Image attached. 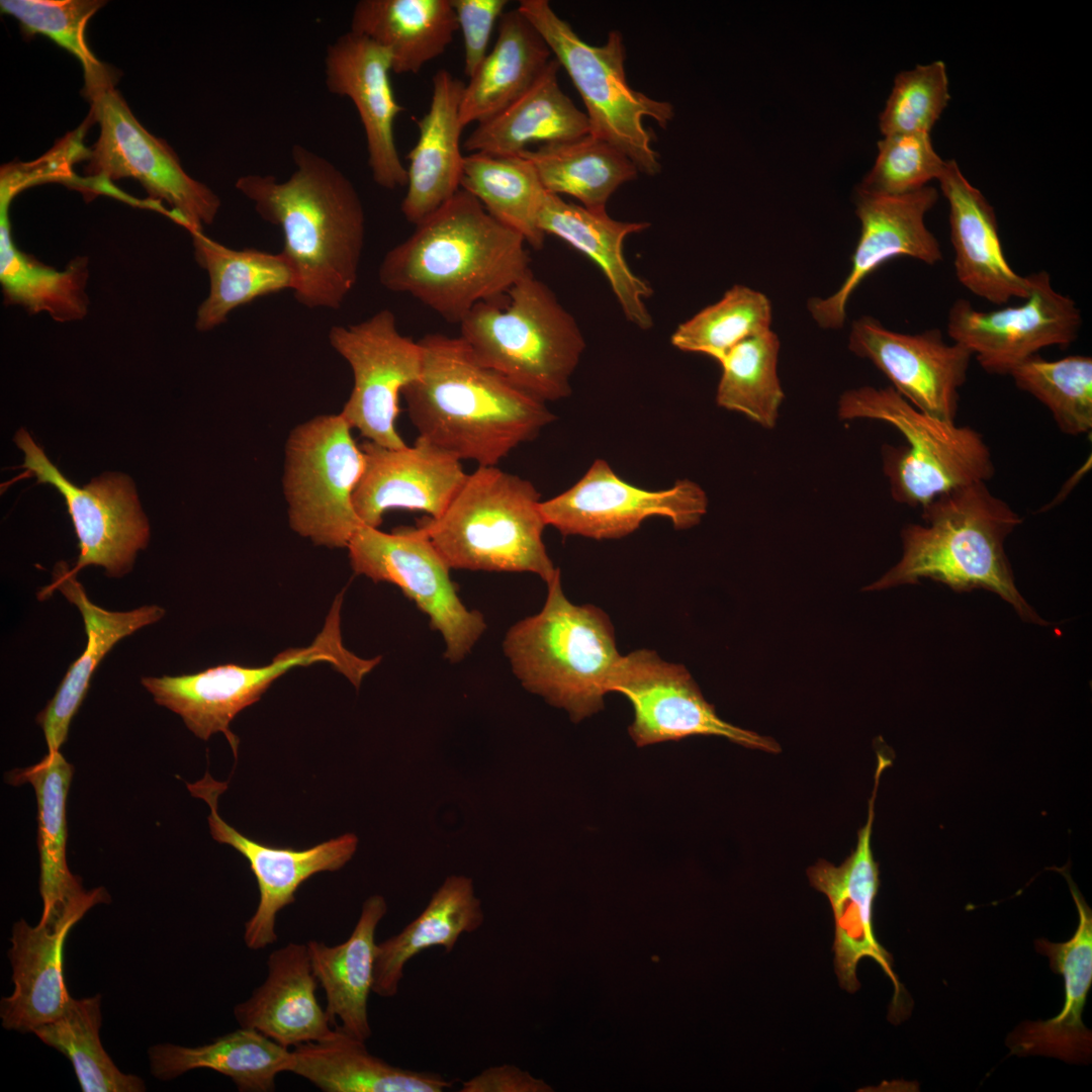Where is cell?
<instances>
[{
	"label": "cell",
	"mask_w": 1092,
	"mask_h": 1092,
	"mask_svg": "<svg viewBox=\"0 0 1092 1092\" xmlns=\"http://www.w3.org/2000/svg\"><path fill=\"white\" fill-rule=\"evenodd\" d=\"M287 180L247 174L236 188L283 233L295 299L338 309L354 288L365 241V211L351 180L331 161L295 145Z\"/></svg>",
	"instance_id": "6da1fadb"
},
{
	"label": "cell",
	"mask_w": 1092,
	"mask_h": 1092,
	"mask_svg": "<svg viewBox=\"0 0 1092 1092\" xmlns=\"http://www.w3.org/2000/svg\"><path fill=\"white\" fill-rule=\"evenodd\" d=\"M530 272L524 238L460 189L386 253L378 277L386 289L460 324L477 303L504 297Z\"/></svg>",
	"instance_id": "7a4b0ae2"
},
{
	"label": "cell",
	"mask_w": 1092,
	"mask_h": 1092,
	"mask_svg": "<svg viewBox=\"0 0 1092 1092\" xmlns=\"http://www.w3.org/2000/svg\"><path fill=\"white\" fill-rule=\"evenodd\" d=\"M420 376L403 388L419 437L478 466H496L533 440L555 416L546 403L482 365L460 336L428 334L419 341Z\"/></svg>",
	"instance_id": "3957f363"
},
{
	"label": "cell",
	"mask_w": 1092,
	"mask_h": 1092,
	"mask_svg": "<svg viewBox=\"0 0 1092 1092\" xmlns=\"http://www.w3.org/2000/svg\"><path fill=\"white\" fill-rule=\"evenodd\" d=\"M924 524L902 532L903 555L885 575L867 587L880 590L930 578L956 592L984 588L1000 596L1027 622L1046 625L1018 593L1004 550L1021 517L986 482L939 495L922 509Z\"/></svg>",
	"instance_id": "277c9868"
},
{
	"label": "cell",
	"mask_w": 1092,
	"mask_h": 1092,
	"mask_svg": "<svg viewBox=\"0 0 1092 1092\" xmlns=\"http://www.w3.org/2000/svg\"><path fill=\"white\" fill-rule=\"evenodd\" d=\"M547 587L542 610L514 624L503 648L526 690L578 722L603 708L622 655L609 617L595 606L572 604L560 571Z\"/></svg>",
	"instance_id": "5b68a950"
},
{
	"label": "cell",
	"mask_w": 1092,
	"mask_h": 1092,
	"mask_svg": "<svg viewBox=\"0 0 1092 1092\" xmlns=\"http://www.w3.org/2000/svg\"><path fill=\"white\" fill-rule=\"evenodd\" d=\"M459 326L475 358L516 387L545 403L571 393L584 338L574 317L532 271L504 297L477 303Z\"/></svg>",
	"instance_id": "8992f818"
},
{
	"label": "cell",
	"mask_w": 1092,
	"mask_h": 1092,
	"mask_svg": "<svg viewBox=\"0 0 1092 1092\" xmlns=\"http://www.w3.org/2000/svg\"><path fill=\"white\" fill-rule=\"evenodd\" d=\"M541 502L529 480L478 466L444 513L423 518L418 527L451 569L531 572L548 583L559 569L543 542Z\"/></svg>",
	"instance_id": "52a82bcc"
},
{
	"label": "cell",
	"mask_w": 1092,
	"mask_h": 1092,
	"mask_svg": "<svg viewBox=\"0 0 1092 1092\" xmlns=\"http://www.w3.org/2000/svg\"><path fill=\"white\" fill-rule=\"evenodd\" d=\"M518 9L567 72L584 103L589 133L625 154L639 172L658 174L661 163L643 119L649 117L666 127L674 109L670 102L653 99L628 84L621 32L612 30L603 44L593 46L581 39L547 0H522Z\"/></svg>",
	"instance_id": "ba28073f"
},
{
	"label": "cell",
	"mask_w": 1092,
	"mask_h": 1092,
	"mask_svg": "<svg viewBox=\"0 0 1092 1092\" xmlns=\"http://www.w3.org/2000/svg\"><path fill=\"white\" fill-rule=\"evenodd\" d=\"M838 416L886 422L905 438L906 445L884 452V470L898 503L922 509L941 494L994 475L991 451L979 432L920 412L892 386L845 391Z\"/></svg>",
	"instance_id": "9c48e42d"
},
{
	"label": "cell",
	"mask_w": 1092,
	"mask_h": 1092,
	"mask_svg": "<svg viewBox=\"0 0 1092 1092\" xmlns=\"http://www.w3.org/2000/svg\"><path fill=\"white\" fill-rule=\"evenodd\" d=\"M343 594L336 597L322 631L310 645L285 649L267 665L247 667L229 663L193 674L146 676L141 682L158 705L178 714L196 737L208 740L214 733H223L237 758L240 740L232 732L231 722L258 702L285 672L326 662L358 689L364 676L379 663L381 657H359L343 644L340 629Z\"/></svg>",
	"instance_id": "30bf717a"
},
{
	"label": "cell",
	"mask_w": 1092,
	"mask_h": 1092,
	"mask_svg": "<svg viewBox=\"0 0 1092 1092\" xmlns=\"http://www.w3.org/2000/svg\"><path fill=\"white\" fill-rule=\"evenodd\" d=\"M115 82L106 64L84 75L90 117L100 127L88 157L90 179L100 186L112 179L133 178L153 199L166 200L172 206L170 216L187 231L212 223L220 206L218 196L189 176L173 149L138 121Z\"/></svg>",
	"instance_id": "8fae6325"
},
{
	"label": "cell",
	"mask_w": 1092,
	"mask_h": 1092,
	"mask_svg": "<svg viewBox=\"0 0 1092 1092\" xmlns=\"http://www.w3.org/2000/svg\"><path fill=\"white\" fill-rule=\"evenodd\" d=\"M341 414L314 417L289 434L283 490L288 522L315 545L347 548L363 525L353 503L365 456Z\"/></svg>",
	"instance_id": "7c38bea8"
},
{
	"label": "cell",
	"mask_w": 1092,
	"mask_h": 1092,
	"mask_svg": "<svg viewBox=\"0 0 1092 1092\" xmlns=\"http://www.w3.org/2000/svg\"><path fill=\"white\" fill-rule=\"evenodd\" d=\"M347 548L356 574L396 585L429 617L431 627L444 640V656L450 662L461 661L484 633L483 615L462 603L450 577L451 568L420 527L386 533L362 525Z\"/></svg>",
	"instance_id": "4fadbf2b"
},
{
	"label": "cell",
	"mask_w": 1092,
	"mask_h": 1092,
	"mask_svg": "<svg viewBox=\"0 0 1092 1092\" xmlns=\"http://www.w3.org/2000/svg\"><path fill=\"white\" fill-rule=\"evenodd\" d=\"M329 341L350 365L353 387L340 413L368 441L406 446L396 430L399 396L422 370V347L401 335L395 314L381 309L358 324L334 326Z\"/></svg>",
	"instance_id": "5bb4252c"
},
{
	"label": "cell",
	"mask_w": 1092,
	"mask_h": 1092,
	"mask_svg": "<svg viewBox=\"0 0 1092 1092\" xmlns=\"http://www.w3.org/2000/svg\"><path fill=\"white\" fill-rule=\"evenodd\" d=\"M706 508L705 492L688 479L665 489H644L622 479L603 459L571 487L540 505L546 525L561 535L597 540L627 536L653 517L687 529L700 522Z\"/></svg>",
	"instance_id": "9a60e30c"
},
{
	"label": "cell",
	"mask_w": 1092,
	"mask_h": 1092,
	"mask_svg": "<svg viewBox=\"0 0 1092 1092\" xmlns=\"http://www.w3.org/2000/svg\"><path fill=\"white\" fill-rule=\"evenodd\" d=\"M611 691L623 694L632 704L634 721L629 733L639 747L715 735L766 752L781 750L772 738L722 720L686 667L662 660L654 651L640 649L621 656Z\"/></svg>",
	"instance_id": "2e32d148"
},
{
	"label": "cell",
	"mask_w": 1092,
	"mask_h": 1092,
	"mask_svg": "<svg viewBox=\"0 0 1092 1092\" xmlns=\"http://www.w3.org/2000/svg\"><path fill=\"white\" fill-rule=\"evenodd\" d=\"M1028 296L1017 306L982 311L964 298L949 308L946 332L991 374H1009L1039 350L1067 348L1077 340L1082 316L1076 302L1055 290L1046 271L1027 275Z\"/></svg>",
	"instance_id": "e0dca14e"
},
{
	"label": "cell",
	"mask_w": 1092,
	"mask_h": 1092,
	"mask_svg": "<svg viewBox=\"0 0 1092 1092\" xmlns=\"http://www.w3.org/2000/svg\"><path fill=\"white\" fill-rule=\"evenodd\" d=\"M15 443L24 452L23 467L49 483L65 497L79 540L80 555L71 571L88 565L102 566L109 576L127 573L136 552L149 541L150 528L134 487L127 476L110 473L80 488L53 465L41 448L23 429Z\"/></svg>",
	"instance_id": "ac0fdd59"
},
{
	"label": "cell",
	"mask_w": 1092,
	"mask_h": 1092,
	"mask_svg": "<svg viewBox=\"0 0 1092 1092\" xmlns=\"http://www.w3.org/2000/svg\"><path fill=\"white\" fill-rule=\"evenodd\" d=\"M187 786L193 796L204 800L210 808L208 824L212 838L240 852L256 878L260 900L244 932L245 943L252 950L277 940V914L295 901L302 883L317 873L342 869L357 849L358 838L352 833L301 850L264 844L242 834L219 816L217 799L228 789V782L215 781L206 772L200 781Z\"/></svg>",
	"instance_id": "d6986e66"
},
{
	"label": "cell",
	"mask_w": 1092,
	"mask_h": 1092,
	"mask_svg": "<svg viewBox=\"0 0 1092 1092\" xmlns=\"http://www.w3.org/2000/svg\"><path fill=\"white\" fill-rule=\"evenodd\" d=\"M848 348L870 360L914 407L954 423L959 389L967 380L973 357L969 349L946 343L937 329L901 334L886 329L872 316L852 323Z\"/></svg>",
	"instance_id": "ffe728a7"
},
{
	"label": "cell",
	"mask_w": 1092,
	"mask_h": 1092,
	"mask_svg": "<svg viewBox=\"0 0 1092 1092\" xmlns=\"http://www.w3.org/2000/svg\"><path fill=\"white\" fill-rule=\"evenodd\" d=\"M878 760L869 816L858 831L855 849L839 866L819 859L808 869L807 875L812 887L823 893L831 905L834 969L840 987L849 993L857 991L860 987L857 965L863 958H870L892 981L895 1004L900 1000L902 986L893 971L892 956L876 938L873 923V906L880 886L879 868L871 846L874 806L880 776L889 763L882 757Z\"/></svg>",
	"instance_id": "44dd1931"
},
{
	"label": "cell",
	"mask_w": 1092,
	"mask_h": 1092,
	"mask_svg": "<svg viewBox=\"0 0 1092 1092\" xmlns=\"http://www.w3.org/2000/svg\"><path fill=\"white\" fill-rule=\"evenodd\" d=\"M937 199V190L928 185L898 196L856 192L855 212L860 221V236L851 257L850 271L835 293L826 298L813 297L808 302L809 312L819 327L840 329L853 291L887 261L910 257L935 265L942 260L939 243L924 220Z\"/></svg>",
	"instance_id": "7402d4cb"
},
{
	"label": "cell",
	"mask_w": 1092,
	"mask_h": 1092,
	"mask_svg": "<svg viewBox=\"0 0 1092 1092\" xmlns=\"http://www.w3.org/2000/svg\"><path fill=\"white\" fill-rule=\"evenodd\" d=\"M108 900L105 889L96 888L69 906L40 917L36 926L24 919L14 923L8 950L14 990L0 1003L6 1029L33 1032L63 1013L72 999L64 980L65 940L89 909Z\"/></svg>",
	"instance_id": "603a6c76"
},
{
	"label": "cell",
	"mask_w": 1092,
	"mask_h": 1092,
	"mask_svg": "<svg viewBox=\"0 0 1092 1092\" xmlns=\"http://www.w3.org/2000/svg\"><path fill=\"white\" fill-rule=\"evenodd\" d=\"M388 51L351 30L327 48L325 81L331 93L348 97L364 128L368 165L374 182L393 190L406 186L407 171L398 155L394 121L404 110L395 99Z\"/></svg>",
	"instance_id": "cb8c5ba5"
},
{
	"label": "cell",
	"mask_w": 1092,
	"mask_h": 1092,
	"mask_svg": "<svg viewBox=\"0 0 1092 1092\" xmlns=\"http://www.w3.org/2000/svg\"><path fill=\"white\" fill-rule=\"evenodd\" d=\"M360 447L365 469L353 503L362 524L372 528H379L390 510L440 517L467 476L461 460L419 436L400 449L370 441Z\"/></svg>",
	"instance_id": "d4e9b609"
},
{
	"label": "cell",
	"mask_w": 1092,
	"mask_h": 1092,
	"mask_svg": "<svg viewBox=\"0 0 1092 1092\" xmlns=\"http://www.w3.org/2000/svg\"><path fill=\"white\" fill-rule=\"evenodd\" d=\"M937 180L948 203L958 281L994 304L1002 305L1012 298L1025 299L1029 293L1028 278L1017 274L1009 265L992 205L953 160L945 161Z\"/></svg>",
	"instance_id": "484cf974"
},
{
	"label": "cell",
	"mask_w": 1092,
	"mask_h": 1092,
	"mask_svg": "<svg viewBox=\"0 0 1092 1092\" xmlns=\"http://www.w3.org/2000/svg\"><path fill=\"white\" fill-rule=\"evenodd\" d=\"M56 589L80 611L87 644L83 653L69 667L53 699L36 717L43 730L48 753L60 751L66 741L72 718L104 656L122 638L160 621L165 615V610L156 605L126 612H112L98 607L89 600L76 574L63 561L56 565L53 582L39 592L38 599L46 600Z\"/></svg>",
	"instance_id": "4316f807"
},
{
	"label": "cell",
	"mask_w": 1092,
	"mask_h": 1092,
	"mask_svg": "<svg viewBox=\"0 0 1092 1092\" xmlns=\"http://www.w3.org/2000/svg\"><path fill=\"white\" fill-rule=\"evenodd\" d=\"M264 983L234 1014L241 1027L255 1029L284 1048L320 1041L335 1026L320 1006L307 944L289 942L272 951Z\"/></svg>",
	"instance_id": "83f0119b"
},
{
	"label": "cell",
	"mask_w": 1092,
	"mask_h": 1092,
	"mask_svg": "<svg viewBox=\"0 0 1092 1092\" xmlns=\"http://www.w3.org/2000/svg\"><path fill=\"white\" fill-rule=\"evenodd\" d=\"M464 83L447 70L433 77L428 112L418 121L419 139L408 152L406 193L401 202L405 219L417 225L461 188L464 156L460 136V104Z\"/></svg>",
	"instance_id": "f1b7e54d"
},
{
	"label": "cell",
	"mask_w": 1092,
	"mask_h": 1092,
	"mask_svg": "<svg viewBox=\"0 0 1092 1092\" xmlns=\"http://www.w3.org/2000/svg\"><path fill=\"white\" fill-rule=\"evenodd\" d=\"M1068 881L1079 914L1074 935L1065 942H1035L1052 969L1064 978L1065 1005L1057 1016L1023 1023L1010 1035L1008 1045L1018 1056L1044 1055L1072 1062L1091 1054V1032L1082 1013L1092 984V912L1069 877Z\"/></svg>",
	"instance_id": "f546056e"
},
{
	"label": "cell",
	"mask_w": 1092,
	"mask_h": 1092,
	"mask_svg": "<svg viewBox=\"0 0 1092 1092\" xmlns=\"http://www.w3.org/2000/svg\"><path fill=\"white\" fill-rule=\"evenodd\" d=\"M538 226L545 236L560 238L600 267L630 323L641 330L652 327L645 303L652 288L631 270L623 253L625 239L646 230L648 222L616 220L607 210H590L546 192Z\"/></svg>",
	"instance_id": "4dcf8cb0"
},
{
	"label": "cell",
	"mask_w": 1092,
	"mask_h": 1092,
	"mask_svg": "<svg viewBox=\"0 0 1092 1092\" xmlns=\"http://www.w3.org/2000/svg\"><path fill=\"white\" fill-rule=\"evenodd\" d=\"M553 57L534 83L505 109L477 123L463 147L471 153L519 155L534 143L541 145L578 139L589 133V122L562 91Z\"/></svg>",
	"instance_id": "1f68e13d"
},
{
	"label": "cell",
	"mask_w": 1092,
	"mask_h": 1092,
	"mask_svg": "<svg viewBox=\"0 0 1092 1092\" xmlns=\"http://www.w3.org/2000/svg\"><path fill=\"white\" fill-rule=\"evenodd\" d=\"M387 912L385 899L369 897L360 917L344 942L329 946L310 940L307 948L311 968L326 994V1012L335 1027L366 1041L372 1034L368 1018V998L372 992L375 962V932Z\"/></svg>",
	"instance_id": "d6a6232c"
},
{
	"label": "cell",
	"mask_w": 1092,
	"mask_h": 1092,
	"mask_svg": "<svg viewBox=\"0 0 1092 1092\" xmlns=\"http://www.w3.org/2000/svg\"><path fill=\"white\" fill-rule=\"evenodd\" d=\"M483 922L472 880L447 877L418 917L376 944L372 992L381 997L396 995L407 962L435 946L451 952L463 933L476 931Z\"/></svg>",
	"instance_id": "836d02e7"
},
{
	"label": "cell",
	"mask_w": 1092,
	"mask_h": 1092,
	"mask_svg": "<svg viewBox=\"0 0 1092 1092\" xmlns=\"http://www.w3.org/2000/svg\"><path fill=\"white\" fill-rule=\"evenodd\" d=\"M291 1052V1073L326 1092H442L454 1083L437 1073L390 1065L339 1026L331 1036Z\"/></svg>",
	"instance_id": "e575fe53"
},
{
	"label": "cell",
	"mask_w": 1092,
	"mask_h": 1092,
	"mask_svg": "<svg viewBox=\"0 0 1092 1092\" xmlns=\"http://www.w3.org/2000/svg\"><path fill=\"white\" fill-rule=\"evenodd\" d=\"M552 53L517 8L499 18L496 41L465 85L460 122L463 127L495 115L521 96L539 77Z\"/></svg>",
	"instance_id": "d590c367"
},
{
	"label": "cell",
	"mask_w": 1092,
	"mask_h": 1092,
	"mask_svg": "<svg viewBox=\"0 0 1092 1092\" xmlns=\"http://www.w3.org/2000/svg\"><path fill=\"white\" fill-rule=\"evenodd\" d=\"M350 30L386 49L392 72L416 74L446 52L458 23L451 0H361Z\"/></svg>",
	"instance_id": "8d00e7d4"
},
{
	"label": "cell",
	"mask_w": 1092,
	"mask_h": 1092,
	"mask_svg": "<svg viewBox=\"0 0 1092 1092\" xmlns=\"http://www.w3.org/2000/svg\"><path fill=\"white\" fill-rule=\"evenodd\" d=\"M148 1054L151 1073L159 1080L169 1081L204 1068L231 1078L244 1092L273 1091L277 1075L291 1072L293 1062L289 1049L246 1027L204 1045L160 1043L151 1046Z\"/></svg>",
	"instance_id": "74e56055"
},
{
	"label": "cell",
	"mask_w": 1092,
	"mask_h": 1092,
	"mask_svg": "<svg viewBox=\"0 0 1092 1092\" xmlns=\"http://www.w3.org/2000/svg\"><path fill=\"white\" fill-rule=\"evenodd\" d=\"M195 259L210 280L208 296L199 305L195 326L210 331L223 324L235 308L285 289L294 288L292 268L282 254L254 248L236 250L208 237L202 230L188 231Z\"/></svg>",
	"instance_id": "f35d334b"
},
{
	"label": "cell",
	"mask_w": 1092,
	"mask_h": 1092,
	"mask_svg": "<svg viewBox=\"0 0 1092 1092\" xmlns=\"http://www.w3.org/2000/svg\"><path fill=\"white\" fill-rule=\"evenodd\" d=\"M72 776L73 766L60 751L48 753L36 764L6 774L9 784L28 783L35 792L39 891L43 903L41 917L68 906L86 893L66 860V801Z\"/></svg>",
	"instance_id": "ab89813d"
},
{
	"label": "cell",
	"mask_w": 1092,
	"mask_h": 1092,
	"mask_svg": "<svg viewBox=\"0 0 1092 1092\" xmlns=\"http://www.w3.org/2000/svg\"><path fill=\"white\" fill-rule=\"evenodd\" d=\"M520 154L531 161L547 192L572 196L596 211H606L612 194L639 173L625 154L590 133Z\"/></svg>",
	"instance_id": "60d3db41"
},
{
	"label": "cell",
	"mask_w": 1092,
	"mask_h": 1092,
	"mask_svg": "<svg viewBox=\"0 0 1092 1092\" xmlns=\"http://www.w3.org/2000/svg\"><path fill=\"white\" fill-rule=\"evenodd\" d=\"M460 188L475 197L494 219L521 235L526 244L543 247L545 234L538 226V213L547 191L526 157L464 156Z\"/></svg>",
	"instance_id": "b9f144b4"
},
{
	"label": "cell",
	"mask_w": 1092,
	"mask_h": 1092,
	"mask_svg": "<svg viewBox=\"0 0 1092 1092\" xmlns=\"http://www.w3.org/2000/svg\"><path fill=\"white\" fill-rule=\"evenodd\" d=\"M8 209L0 208V280L5 300L57 322L83 318L88 310V263L76 257L57 271L21 252L11 237Z\"/></svg>",
	"instance_id": "7bdbcfd3"
},
{
	"label": "cell",
	"mask_w": 1092,
	"mask_h": 1092,
	"mask_svg": "<svg viewBox=\"0 0 1092 1092\" xmlns=\"http://www.w3.org/2000/svg\"><path fill=\"white\" fill-rule=\"evenodd\" d=\"M101 1022V995L72 998L60 1016L33 1033L70 1060L82 1091H145L144 1081L122 1073L104 1051L99 1036Z\"/></svg>",
	"instance_id": "ee69618b"
},
{
	"label": "cell",
	"mask_w": 1092,
	"mask_h": 1092,
	"mask_svg": "<svg viewBox=\"0 0 1092 1092\" xmlns=\"http://www.w3.org/2000/svg\"><path fill=\"white\" fill-rule=\"evenodd\" d=\"M780 340L768 330L726 352L721 366L716 401L740 413L763 428L776 426L784 391L778 375Z\"/></svg>",
	"instance_id": "f6af8a7d"
},
{
	"label": "cell",
	"mask_w": 1092,
	"mask_h": 1092,
	"mask_svg": "<svg viewBox=\"0 0 1092 1092\" xmlns=\"http://www.w3.org/2000/svg\"><path fill=\"white\" fill-rule=\"evenodd\" d=\"M1015 385L1051 412L1059 429L1070 436L1092 430V358L1072 355L1045 360L1033 355L1009 374Z\"/></svg>",
	"instance_id": "bcb514c9"
},
{
	"label": "cell",
	"mask_w": 1092,
	"mask_h": 1092,
	"mask_svg": "<svg viewBox=\"0 0 1092 1092\" xmlns=\"http://www.w3.org/2000/svg\"><path fill=\"white\" fill-rule=\"evenodd\" d=\"M771 304L761 292L734 285L722 298L680 324L671 335L673 347L718 360L740 342L766 332Z\"/></svg>",
	"instance_id": "7dc6e473"
},
{
	"label": "cell",
	"mask_w": 1092,
	"mask_h": 1092,
	"mask_svg": "<svg viewBox=\"0 0 1092 1092\" xmlns=\"http://www.w3.org/2000/svg\"><path fill=\"white\" fill-rule=\"evenodd\" d=\"M945 165L929 133H894L878 143V155L856 192L898 196L917 191L938 179Z\"/></svg>",
	"instance_id": "c3c4849f"
},
{
	"label": "cell",
	"mask_w": 1092,
	"mask_h": 1092,
	"mask_svg": "<svg viewBox=\"0 0 1092 1092\" xmlns=\"http://www.w3.org/2000/svg\"><path fill=\"white\" fill-rule=\"evenodd\" d=\"M945 64L935 61L899 73L880 114L884 135L930 133L949 101Z\"/></svg>",
	"instance_id": "681fc988"
},
{
	"label": "cell",
	"mask_w": 1092,
	"mask_h": 1092,
	"mask_svg": "<svg viewBox=\"0 0 1092 1092\" xmlns=\"http://www.w3.org/2000/svg\"><path fill=\"white\" fill-rule=\"evenodd\" d=\"M97 0H1L4 13L14 16L27 35L43 34L81 63L84 75L100 69V62L88 47L86 26L103 5Z\"/></svg>",
	"instance_id": "f907efd6"
},
{
	"label": "cell",
	"mask_w": 1092,
	"mask_h": 1092,
	"mask_svg": "<svg viewBox=\"0 0 1092 1092\" xmlns=\"http://www.w3.org/2000/svg\"><path fill=\"white\" fill-rule=\"evenodd\" d=\"M451 4L464 39V73L470 78L487 55L492 29L508 1L451 0Z\"/></svg>",
	"instance_id": "816d5d0a"
},
{
	"label": "cell",
	"mask_w": 1092,
	"mask_h": 1092,
	"mask_svg": "<svg viewBox=\"0 0 1092 1092\" xmlns=\"http://www.w3.org/2000/svg\"><path fill=\"white\" fill-rule=\"evenodd\" d=\"M544 1086L512 1065L491 1066L462 1082L461 1092H521L543 1090Z\"/></svg>",
	"instance_id": "f5cc1de1"
}]
</instances>
